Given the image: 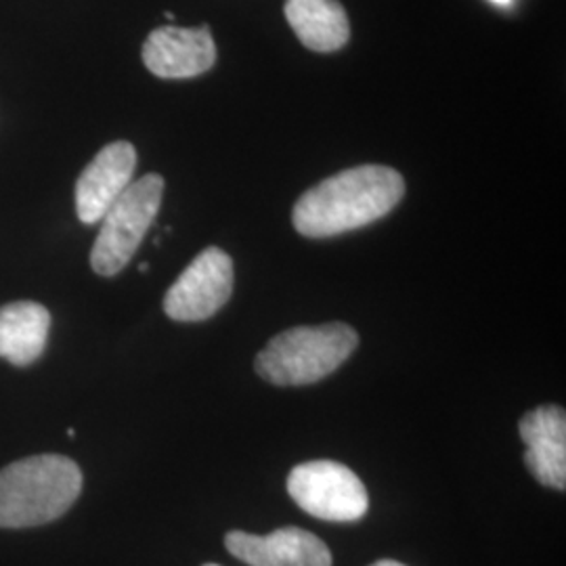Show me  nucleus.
<instances>
[{
  "label": "nucleus",
  "instance_id": "10",
  "mask_svg": "<svg viewBox=\"0 0 566 566\" xmlns=\"http://www.w3.org/2000/svg\"><path fill=\"white\" fill-rule=\"evenodd\" d=\"M525 443V462L542 485L565 491L566 413L558 405H542L518 422Z\"/></svg>",
  "mask_w": 566,
  "mask_h": 566
},
{
  "label": "nucleus",
  "instance_id": "5",
  "mask_svg": "<svg viewBox=\"0 0 566 566\" xmlns=\"http://www.w3.org/2000/svg\"><path fill=\"white\" fill-rule=\"evenodd\" d=\"M287 493L306 514L329 523L359 521L369 507L361 479L332 460L296 465L287 476Z\"/></svg>",
  "mask_w": 566,
  "mask_h": 566
},
{
  "label": "nucleus",
  "instance_id": "4",
  "mask_svg": "<svg viewBox=\"0 0 566 566\" xmlns=\"http://www.w3.org/2000/svg\"><path fill=\"white\" fill-rule=\"evenodd\" d=\"M164 196V179L160 175H145L130 182L102 219V231L91 252V266L97 275H118L137 248L145 233L156 221Z\"/></svg>",
  "mask_w": 566,
  "mask_h": 566
},
{
  "label": "nucleus",
  "instance_id": "12",
  "mask_svg": "<svg viewBox=\"0 0 566 566\" xmlns=\"http://www.w3.org/2000/svg\"><path fill=\"white\" fill-rule=\"evenodd\" d=\"M285 20L306 49L334 53L350 36V25L338 0H285Z\"/></svg>",
  "mask_w": 566,
  "mask_h": 566
},
{
  "label": "nucleus",
  "instance_id": "16",
  "mask_svg": "<svg viewBox=\"0 0 566 566\" xmlns=\"http://www.w3.org/2000/svg\"><path fill=\"white\" fill-rule=\"evenodd\" d=\"M203 566H221V565H203Z\"/></svg>",
  "mask_w": 566,
  "mask_h": 566
},
{
  "label": "nucleus",
  "instance_id": "14",
  "mask_svg": "<svg viewBox=\"0 0 566 566\" xmlns=\"http://www.w3.org/2000/svg\"><path fill=\"white\" fill-rule=\"evenodd\" d=\"M491 2H495V4H502V7H506V4H510L512 0H491Z\"/></svg>",
  "mask_w": 566,
  "mask_h": 566
},
{
  "label": "nucleus",
  "instance_id": "2",
  "mask_svg": "<svg viewBox=\"0 0 566 566\" xmlns=\"http://www.w3.org/2000/svg\"><path fill=\"white\" fill-rule=\"evenodd\" d=\"M82 491L76 462L42 453L0 470V526L25 528L57 521Z\"/></svg>",
  "mask_w": 566,
  "mask_h": 566
},
{
  "label": "nucleus",
  "instance_id": "1",
  "mask_svg": "<svg viewBox=\"0 0 566 566\" xmlns=\"http://www.w3.org/2000/svg\"><path fill=\"white\" fill-rule=\"evenodd\" d=\"M401 172L365 164L315 185L294 206L292 223L304 238H334L376 223L403 200Z\"/></svg>",
  "mask_w": 566,
  "mask_h": 566
},
{
  "label": "nucleus",
  "instance_id": "13",
  "mask_svg": "<svg viewBox=\"0 0 566 566\" xmlns=\"http://www.w3.org/2000/svg\"><path fill=\"white\" fill-rule=\"evenodd\" d=\"M371 566H405L401 563H397V560H378V563H374Z\"/></svg>",
  "mask_w": 566,
  "mask_h": 566
},
{
  "label": "nucleus",
  "instance_id": "9",
  "mask_svg": "<svg viewBox=\"0 0 566 566\" xmlns=\"http://www.w3.org/2000/svg\"><path fill=\"white\" fill-rule=\"evenodd\" d=\"M137 149L128 142L105 145L95 160L84 168L76 182V212L84 224L102 221L112 203L133 182Z\"/></svg>",
  "mask_w": 566,
  "mask_h": 566
},
{
  "label": "nucleus",
  "instance_id": "11",
  "mask_svg": "<svg viewBox=\"0 0 566 566\" xmlns=\"http://www.w3.org/2000/svg\"><path fill=\"white\" fill-rule=\"evenodd\" d=\"M51 313L39 303L21 301L0 308V357L25 367L34 364L49 340Z\"/></svg>",
  "mask_w": 566,
  "mask_h": 566
},
{
  "label": "nucleus",
  "instance_id": "15",
  "mask_svg": "<svg viewBox=\"0 0 566 566\" xmlns=\"http://www.w3.org/2000/svg\"><path fill=\"white\" fill-rule=\"evenodd\" d=\"M147 269H149V264L143 263L142 264V273H147Z\"/></svg>",
  "mask_w": 566,
  "mask_h": 566
},
{
  "label": "nucleus",
  "instance_id": "6",
  "mask_svg": "<svg viewBox=\"0 0 566 566\" xmlns=\"http://www.w3.org/2000/svg\"><path fill=\"white\" fill-rule=\"evenodd\" d=\"M233 292V261L221 248H206L170 285L164 311L175 322H206Z\"/></svg>",
  "mask_w": 566,
  "mask_h": 566
},
{
  "label": "nucleus",
  "instance_id": "3",
  "mask_svg": "<svg viewBox=\"0 0 566 566\" xmlns=\"http://www.w3.org/2000/svg\"><path fill=\"white\" fill-rule=\"evenodd\" d=\"M357 346L359 334L348 324L292 327L269 340L254 367L271 385H313L336 371Z\"/></svg>",
  "mask_w": 566,
  "mask_h": 566
},
{
  "label": "nucleus",
  "instance_id": "8",
  "mask_svg": "<svg viewBox=\"0 0 566 566\" xmlns=\"http://www.w3.org/2000/svg\"><path fill=\"white\" fill-rule=\"evenodd\" d=\"M224 546L250 566H332L329 547L298 526H283L269 535L231 531Z\"/></svg>",
  "mask_w": 566,
  "mask_h": 566
},
{
  "label": "nucleus",
  "instance_id": "7",
  "mask_svg": "<svg viewBox=\"0 0 566 566\" xmlns=\"http://www.w3.org/2000/svg\"><path fill=\"white\" fill-rule=\"evenodd\" d=\"M142 55L151 74L168 81H181L206 74L214 65L217 44L208 25H164L147 36Z\"/></svg>",
  "mask_w": 566,
  "mask_h": 566
}]
</instances>
